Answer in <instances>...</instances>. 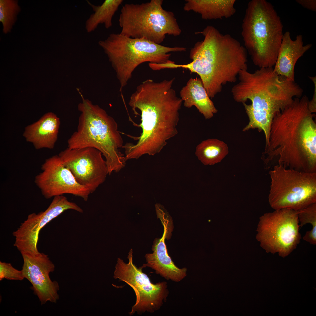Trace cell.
I'll return each instance as SVG.
<instances>
[{
	"label": "cell",
	"mask_w": 316,
	"mask_h": 316,
	"mask_svg": "<svg viewBox=\"0 0 316 316\" xmlns=\"http://www.w3.org/2000/svg\"><path fill=\"white\" fill-rule=\"evenodd\" d=\"M18 2L16 0H0V21L4 34L11 32L17 20V15L21 11Z\"/></svg>",
	"instance_id": "603a6c76"
},
{
	"label": "cell",
	"mask_w": 316,
	"mask_h": 316,
	"mask_svg": "<svg viewBox=\"0 0 316 316\" xmlns=\"http://www.w3.org/2000/svg\"><path fill=\"white\" fill-rule=\"evenodd\" d=\"M296 1L305 8L312 11H316V0H296Z\"/></svg>",
	"instance_id": "4316f807"
},
{
	"label": "cell",
	"mask_w": 316,
	"mask_h": 316,
	"mask_svg": "<svg viewBox=\"0 0 316 316\" xmlns=\"http://www.w3.org/2000/svg\"><path fill=\"white\" fill-rule=\"evenodd\" d=\"M173 83L171 80L155 82L148 79L131 94L128 104L135 114L137 109L140 112L142 132L133 138L138 140L135 144L127 143L123 146L126 160L145 154L154 155L178 133L183 101L173 88Z\"/></svg>",
	"instance_id": "6da1fadb"
},
{
	"label": "cell",
	"mask_w": 316,
	"mask_h": 316,
	"mask_svg": "<svg viewBox=\"0 0 316 316\" xmlns=\"http://www.w3.org/2000/svg\"><path fill=\"white\" fill-rule=\"evenodd\" d=\"M297 211L300 227L308 223L312 226V229L306 232L303 239L310 244L316 245V203Z\"/></svg>",
	"instance_id": "cb8c5ba5"
},
{
	"label": "cell",
	"mask_w": 316,
	"mask_h": 316,
	"mask_svg": "<svg viewBox=\"0 0 316 316\" xmlns=\"http://www.w3.org/2000/svg\"><path fill=\"white\" fill-rule=\"evenodd\" d=\"M98 44L107 55L119 82L120 91L126 86L133 73L146 62L162 64L170 60L172 52L186 51L184 47H169L144 39L134 38L120 33H111Z\"/></svg>",
	"instance_id": "52a82bcc"
},
{
	"label": "cell",
	"mask_w": 316,
	"mask_h": 316,
	"mask_svg": "<svg viewBox=\"0 0 316 316\" xmlns=\"http://www.w3.org/2000/svg\"><path fill=\"white\" fill-rule=\"evenodd\" d=\"M238 76L239 81L231 91L234 100L243 103L249 118L243 131H263L266 146L274 118L291 105L294 97H300L303 90L294 81L278 75L273 67L260 68L253 73L243 70Z\"/></svg>",
	"instance_id": "3957f363"
},
{
	"label": "cell",
	"mask_w": 316,
	"mask_h": 316,
	"mask_svg": "<svg viewBox=\"0 0 316 316\" xmlns=\"http://www.w3.org/2000/svg\"><path fill=\"white\" fill-rule=\"evenodd\" d=\"M283 28L280 17L270 3L265 0L249 2L241 35L255 65L260 68L274 66L282 41Z\"/></svg>",
	"instance_id": "8992f818"
},
{
	"label": "cell",
	"mask_w": 316,
	"mask_h": 316,
	"mask_svg": "<svg viewBox=\"0 0 316 316\" xmlns=\"http://www.w3.org/2000/svg\"><path fill=\"white\" fill-rule=\"evenodd\" d=\"M41 169L42 171L36 176L35 183L45 198L68 194L87 200L90 191L77 182L58 155L46 159Z\"/></svg>",
	"instance_id": "5bb4252c"
},
{
	"label": "cell",
	"mask_w": 316,
	"mask_h": 316,
	"mask_svg": "<svg viewBox=\"0 0 316 316\" xmlns=\"http://www.w3.org/2000/svg\"><path fill=\"white\" fill-rule=\"evenodd\" d=\"M309 101L305 95L296 97L274 118L262 157L266 166L275 159L286 168L316 172V123Z\"/></svg>",
	"instance_id": "7a4b0ae2"
},
{
	"label": "cell",
	"mask_w": 316,
	"mask_h": 316,
	"mask_svg": "<svg viewBox=\"0 0 316 316\" xmlns=\"http://www.w3.org/2000/svg\"><path fill=\"white\" fill-rule=\"evenodd\" d=\"M203 40L195 43L190 52L192 61L186 64L168 63L166 68H183L197 73L210 98L220 92L222 86L236 81L239 72L247 69V51L237 40L208 25L200 32Z\"/></svg>",
	"instance_id": "277c9868"
},
{
	"label": "cell",
	"mask_w": 316,
	"mask_h": 316,
	"mask_svg": "<svg viewBox=\"0 0 316 316\" xmlns=\"http://www.w3.org/2000/svg\"><path fill=\"white\" fill-rule=\"evenodd\" d=\"M313 82L314 85V90L313 97L312 100L309 101L308 108L310 111L313 113L316 112V76L309 77Z\"/></svg>",
	"instance_id": "484cf974"
},
{
	"label": "cell",
	"mask_w": 316,
	"mask_h": 316,
	"mask_svg": "<svg viewBox=\"0 0 316 316\" xmlns=\"http://www.w3.org/2000/svg\"><path fill=\"white\" fill-rule=\"evenodd\" d=\"M312 46L311 44L304 45L302 35H297L293 40L289 32H286L283 35L274 70L278 75L294 81L295 64Z\"/></svg>",
	"instance_id": "e0dca14e"
},
{
	"label": "cell",
	"mask_w": 316,
	"mask_h": 316,
	"mask_svg": "<svg viewBox=\"0 0 316 316\" xmlns=\"http://www.w3.org/2000/svg\"><path fill=\"white\" fill-rule=\"evenodd\" d=\"M162 0L140 4H126L118 20L120 33L128 37L144 39L160 44L166 35L177 36L181 30L173 12L164 10Z\"/></svg>",
	"instance_id": "ba28073f"
},
{
	"label": "cell",
	"mask_w": 316,
	"mask_h": 316,
	"mask_svg": "<svg viewBox=\"0 0 316 316\" xmlns=\"http://www.w3.org/2000/svg\"><path fill=\"white\" fill-rule=\"evenodd\" d=\"M123 1V0H106L101 5L96 6L87 1L94 13L85 22L87 31H93L101 24H103L107 29L111 27L113 16Z\"/></svg>",
	"instance_id": "44dd1931"
},
{
	"label": "cell",
	"mask_w": 316,
	"mask_h": 316,
	"mask_svg": "<svg viewBox=\"0 0 316 316\" xmlns=\"http://www.w3.org/2000/svg\"><path fill=\"white\" fill-rule=\"evenodd\" d=\"M297 211L285 208L274 210L260 217L256 235L261 246L267 253L288 256L301 239Z\"/></svg>",
	"instance_id": "30bf717a"
},
{
	"label": "cell",
	"mask_w": 316,
	"mask_h": 316,
	"mask_svg": "<svg viewBox=\"0 0 316 316\" xmlns=\"http://www.w3.org/2000/svg\"><path fill=\"white\" fill-rule=\"evenodd\" d=\"M185 107L195 106L206 119L212 118L217 112L200 78H191L180 92Z\"/></svg>",
	"instance_id": "d6986e66"
},
{
	"label": "cell",
	"mask_w": 316,
	"mask_h": 316,
	"mask_svg": "<svg viewBox=\"0 0 316 316\" xmlns=\"http://www.w3.org/2000/svg\"><path fill=\"white\" fill-rule=\"evenodd\" d=\"M25 278L22 270L13 267L10 263L0 262V281L4 279L22 280Z\"/></svg>",
	"instance_id": "d4e9b609"
},
{
	"label": "cell",
	"mask_w": 316,
	"mask_h": 316,
	"mask_svg": "<svg viewBox=\"0 0 316 316\" xmlns=\"http://www.w3.org/2000/svg\"><path fill=\"white\" fill-rule=\"evenodd\" d=\"M228 153V147L223 141L209 139L197 146L195 154L203 164L210 165L220 162Z\"/></svg>",
	"instance_id": "7402d4cb"
},
{
	"label": "cell",
	"mask_w": 316,
	"mask_h": 316,
	"mask_svg": "<svg viewBox=\"0 0 316 316\" xmlns=\"http://www.w3.org/2000/svg\"><path fill=\"white\" fill-rule=\"evenodd\" d=\"M82 97L78 105L80 114L77 128L68 140V147L95 148L105 157L108 174L118 172L127 160L119 150L123 140L117 124L104 110Z\"/></svg>",
	"instance_id": "5b68a950"
},
{
	"label": "cell",
	"mask_w": 316,
	"mask_h": 316,
	"mask_svg": "<svg viewBox=\"0 0 316 316\" xmlns=\"http://www.w3.org/2000/svg\"><path fill=\"white\" fill-rule=\"evenodd\" d=\"M185 11L200 14L206 20L228 18L236 12L235 0H186Z\"/></svg>",
	"instance_id": "ffe728a7"
},
{
	"label": "cell",
	"mask_w": 316,
	"mask_h": 316,
	"mask_svg": "<svg viewBox=\"0 0 316 316\" xmlns=\"http://www.w3.org/2000/svg\"><path fill=\"white\" fill-rule=\"evenodd\" d=\"M58 155L77 182L87 188L91 193L105 181L108 174L106 162L97 149L90 147H68Z\"/></svg>",
	"instance_id": "7c38bea8"
},
{
	"label": "cell",
	"mask_w": 316,
	"mask_h": 316,
	"mask_svg": "<svg viewBox=\"0 0 316 316\" xmlns=\"http://www.w3.org/2000/svg\"><path fill=\"white\" fill-rule=\"evenodd\" d=\"M53 197L46 210L37 214L33 213L29 214L27 219L13 233L15 238L14 245L21 254L39 253L37 244L40 231L47 224L63 212L70 209L80 213L83 212V210L77 204L69 201L63 195Z\"/></svg>",
	"instance_id": "4fadbf2b"
},
{
	"label": "cell",
	"mask_w": 316,
	"mask_h": 316,
	"mask_svg": "<svg viewBox=\"0 0 316 316\" xmlns=\"http://www.w3.org/2000/svg\"><path fill=\"white\" fill-rule=\"evenodd\" d=\"M60 124L59 118L54 113L49 112L27 126L23 136L36 149H52L57 140Z\"/></svg>",
	"instance_id": "ac0fdd59"
},
{
	"label": "cell",
	"mask_w": 316,
	"mask_h": 316,
	"mask_svg": "<svg viewBox=\"0 0 316 316\" xmlns=\"http://www.w3.org/2000/svg\"><path fill=\"white\" fill-rule=\"evenodd\" d=\"M169 217L166 215L160 218L164 227L162 236L161 238L155 239L152 248L153 253L145 255L146 263L141 267L142 269L150 267L166 280L178 282L187 276V269L176 266L168 254L165 241L171 231Z\"/></svg>",
	"instance_id": "2e32d148"
},
{
	"label": "cell",
	"mask_w": 316,
	"mask_h": 316,
	"mask_svg": "<svg viewBox=\"0 0 316 316\" xmlns=\"http://www.w3.org/2000/svg\"><path fill=\"white\" fill-rule=\"evenodd\" d=\"M133 251L128 253V262L125 263L118 258L113 277L126 283L134 290L136 300L128 313L131 316L136 313L139 315L146 312L153 313L159 310L166 302L169 293L167 282L152 283L141 267H137L133 263Z\"/></svg>",
	"instance_id": "8fae6325"
},
{
	"label": "cell",
	"mask_w": 316,
	"mask_h": 316,
	"mask_svg": "<svg viewBox=\"0 0 316 316\" xmlns=\"http://www.w3.org/2000/svg\"><path fill=\"white\" fill-rule=\"evenodd\" d=\"M21 254L23 260L22 271L24 276L32 284V289L41 304L48 301L56 303L59 298L57 293L59 286L57 281H52L49 277V273L54 270L55 266L48 256L40 253L36 255Z\"/></svg>",
	"instance_id": "9a60e30c"
},
{
	"label": "cell",
	"mask_w": 316,
	"mask_h": 316,
	"mask_svg": "<svg viewBox=\"0 0 316 316\" xmlns=\"http://www.w3.org/2000/svg\"><path fill=\"white\" fill-rule=\"evenodd\" d=\"M269 174L271 181L268 201L273 209L298 211L316 203V172L275 165Z\"/></svg>",
	"instance_id": "9c48e42d"
}]
</instances>
